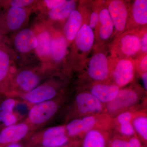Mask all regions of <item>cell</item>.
Segmentation results:
<instances>
[{
  "label": "cell",
  "mask_w": 147,
  "mask_h": 147,
  "mask_svg": "<svg viewBox=\"0 0 147 147\" xmlns=\"http://www.w3.org/2000/svg\"><path fill=\"white\" fill-rule=\"evenodd\" d=\"M55 72L48 64L40 61L17 67L7 96L19 97L31 91Z\"/></svg>",
  "instance_id": "cell-1"
},
{
  "label": "cell",
  "mask_w": 147,
  "mask_h": 147,
  "mask_svg": "<svg viewBox=\"0 0 147 147\" xmlns=\"http://www.w3.org/2000/svg\"><path fill=\"white\" fill-rule=\"evenodd\" d=\"M65 92L51 100L33 105L24 121L30 126L32 133L44 128L60 110L67 100Z\"/></svg>",
  "instance_id": "cell-2"
},
{
  "label": "cell",
  "mask_w": 147,
  "mask_h": 147,
  "mask_svg": "<svg viewBox=\"0 0 147 147\" xmlns=\"http://www.w3.org/2000/svg\"><path fill=\"white\" fill-rule=\"evenodd\" d=\"M65 125L69 138L82 140L87 132L92 129L110 131L113 128V117L107 113H100L73 119Z\"/></svg>",
  "instance_id": "cell-3"
},
{
  "label": "cell",
  "mask_w": 147,
  "mask_h": 147,
  "mask_svg": "<svg viewBox=\"0 0 147 147\" xmlns=\"http://www.w3.org/2000/svg\"><path fill=\"white\" fill-rule=\"evenodd\" d=\"M65 80L61 73L55 72L34 89L19 98L30 109L33 105L53 99L65 92L66 84Z\"/></svg>",
  "instance_id": "cell-4"
},
{
  "label": "cell",
  "mask_w": 147,
  "mask_h": 147,
  "mask_svg": "<svg viewBox=\"0 0 147 147\" xmlns=\"http://www.w3.org/2000/svg\"><path fill=\"white\" fill-rule=\"evenodd\" d=\"M10 45L17 56L19 67L39 61L36 55L37 45L36 35L33 29L25 28L14 33L9 38Z\"/></svg>",
  "instance_id": "cell-5"
},
{
  "label": "cell",
  "mask_w": 147,
  "mask_h": 147,
  "mask_svg": "<svg viewBox=\"0 0 147 147\" xmlns=\"http://www.w3.org/2000/svg\"><path fill=\"white\" fill-rule=\"evenodd\" d=\"M73 140L67 134L65 125L45 127L37 130L24 140L26 145L44 147H62Z\"/></svg>",
  "instance_id": "cell-6"
},
{
  "label": "cell",
  "mask_w": 147,
  "mask_h": 147,
  "mask_svg": "<svg viewBox=\"0 0 147 147\" xmlns=\"http://www.w3.org/2000/svg\"><path fill=\"white\" fill-rule=\"evenodd\" d=\"M140 32L126 30L114 38L109 47V57L133 59L137 57L140 54Z\"/></svg>",
  "instance_id": "cell-7"
},
{
  "label": "cell",
  "mask_w": 147,
  "mask_h": 147,
  "mask_svg": "<svg viewBox=\"0 0 147 147\" xmlns=\"http://www.w3.org/2000/svg\"><path fill=\"white\" fill-rule=\"evenodd\" d=\"M103 113H106L105 105L89 92L82 91L75 96L67 114L66 121Z\"/></svg>",
  "instance_id": "cell-8"
},
{
  "label": "cell",
  "mask_w": 147,
  "mask_h": 147,
  "mask_svg": "<svg viewBox=\"0 0 147 147\" xmlns=\"http://www.w3.org/2000/svg\"><path fill=\"white\" fill-rule=\"evenodd\" d=\"M34 8L9 7L0 12V30L4 34H13L26 28Z\"/></svg>",
  "instance_id": "cell-9"
},
{
  "label": "cell",
  "mask_w": 147,
  "mask_h": 147,
  "mask_svg": "<svg viewBox=\"0 0 147 147\" xmlns=\"http://www.w3.org/2000/svg\"><path fill=\"white\" fill-rule=\"evenodd\" d=\"M110 82L123 88L134 80L135 61L131 58H113L109 57Z\"/></svg>",
  "instance_id": "cell-10"
},
{
  "label": "cell",
  "mask_w": 147,
  "mask_h": 147,
  "mask_svg": "<svg viewBox=\"0 0 147 147\" xmlns=\"http://www.w3.org/2000/svg\"><path fill=\"white\" fill-rule=\"evenodd\" d=\"M17 61L11 46L0 45V95L8 96L11 81L18 67Z\"/></svg>",
  "instance_id": "cell-11"
},
{
  "label": "cell",
  "mask_w": 147,
  "mask_h": 147,
  "mask_svg": "<svg viewBox=\"0 0 147 147\" xmlns=\"http://www.w3.org/2000/svg\"><path fill=\"white\" fill-rule=\"evenodd\" d=\"M94 33L86 23H84L71 44L67 62L74 67L77 59L90 53L94 44Z\"/></svg>",
  "instance_id": "cell-12"
},
{
  "label": "cell",
  "mask_w": 147,
  "mask_h": 147,
  "mask_svg": "<svg viewBox=\"0 0 147 147\" xmlns=\"http://www.w3.org/2000/svg\"><path fill=\"white\" fill-rule=\"evenodd\" d=\"M50 28L51 40L48 64L54 71L59 72L61 66L67 60L69 47L62 32L53 26H50Z\"/></svg>",
  "instance_id": "cell-13"
},
{
  "label": "cell",
  "mask_w": 147,
  "mask_h": 147,
  "mask_svg": "<svg viewBox=\"0 0 147 147\" xmlns=\"http://www.w3.org/2000/svg\"><path fill=\"white\" fill-rule=\"evenodd\" d=\"M141 96L139 91L132 88H121L115 98L105 105L106 113L112 117L137 105Z\"/></svg>",
  "instance_id": "cell-14"
},
{
  "label": "cell",
  "mask_w": 147,
  "mask_h": 147,
  "mask_svg": "<svg viewBox=\"0 0 147 147\" xmlns=\"http://www.w3.org/2000/svg\"><path fill=\"white\" fill-rule=\"evenodd\" d=\"M21 100L19 97L0 96V131L24 120L19 109Z\"/></svg>",
  "instance_id": "cell-15"
},
{
  "label": "cell",
  "mask_w": 147,
  "mask_h": 147,
  "mask_svg": "<svg viewBox=\"0 0 147 147\" xmlns=\"http://www.w3.org/2000/svg\"><path fill=\"white\" fill-rule=\"evenodd\" d=\"M109 57L103 51H96L88 61L87 75L93 82H110Z\"/></svg>",
  "instance_id": "cell-16"
},
{
  "label": "cell",
  "mask_w": 147,
  "mask_h": 147,
  "mask_svg": "<svg viewBox=\"0 0 147 147\" xmlns=\"http://www.w3.org/2000/svg\"><path fill=\"white\" fill-rule=\"evenodd\" d=\"M129 2L112 0L106 2V5L114 26V37L115 38L126 30L129 16Z\"/></svg>",
  "instance_id": "cell-17"
},
{
  "label": "cell",
  "mask_w": 147,
  "mask_h": 147,
  "mask_svg": "<svg viewBox=\"0 0 147 147\" xmlns=\"http://www.w3.org/2000/svg\"><path fill=\"white\" fill-rule=\"evenodd\" d=\"M32 28L36 35L37 41L36 49V57L40 62L48 64L51 40L50 26L36 21Z\"/></svg>",
  "instance_id": "cell-18"
},
{
  "label": "cell",
  "mask_w": 147,
  "mask_h": 147,
  "mask_svg": "<svg viewBox=\"0 0 147 147\" xmlns=\"http://www.w3.org/2000/svg\"><path fill=\"white\" fill-rule=\"evenodd\" d=\"M32 133L30 126L24 120L5 127L0 131V147L23 142Z\"/></svg>",
  "instance_id": "cell-19"
},
{
  "label": "cell",
  "mask_w": 147,
  "mask_h": 147,
  "mask_svg": "<svg viewBox=\"0 0 147 147\" xmlns=\"http://www.w3.org/2000/svg\"><path fill=\"white\" fill-rule=\"evenodd\" d=\"M98 5V22L94 34L100 46L114 36V26L107 5L100 4V5Z\"/></svg>",
  "instance_id": "cell-20"
},
{
  "label": "cell",
  "mask_w": 147,
  "mask_h": 147,
  "mask_svg": "<svg viewBox=\"0 0 147 147\" xmlns=\"http://www.w3.org/2000/svg\"><path fill=\"white\" fill-rule=\"evenodd\" d=\"M77 1L65 0L64 2L46 13L38 14L36 21L53 26L56 22L64 23L70 13L76 8Z\"/></svg>",
  "instance_id": "cell-21"
},
{
  "label": "cell",
  "mask_w": 147,
  "mask_h": 147,
  "mask_svg": "<svg viewBox=\"0 0 147 147\" xmlns=\"http://www.w3.org/2000/svg\"><path fill=\"white\" fill-rule=\"evenodd\" d=\"M147 1L135 0L130 4L126 30L140 32L147 28Z\"/></svg>",
  "instance_id": "cell-22"
},
{
  "label": "cell",
  "mask_w": 147,
  "mask_h": 147,
  "mask_svg": "<svg viewBox=\"0 0 147 147\" xmlns=\"http://www.w3.org/2000/svg\"><path fill=\"white\" fill-rule=\"evenodd\" d=\"M120 89L110 82H93L86 91L106 105L115 98Z\"/></svg>",
  "instance_id": "cell-23"
},
{
  "label": "cell",
  "mask_w": 147,
  "mask_h": 147,
  "mask_svg": "<svg viewBox=\"0 0 147 147\" xmlns=\"http://www.w3.org/2000/svg\"><path fill=\"white\" fill-rule=\"evenodd\" d=\"M84 16L82 11L75 9L64 23L62 32L65 38L68 47L72 44L77 33L84 24Z\"/></svg>",
  "instance_id": "cell-24"
},
{
  "label": "cell",
  "mask_w": 147,
  "mask_h": 147,
  "mask_svg": "<svg viewBox=\"0 0 147 147\" xmlns=\"http://www.w3.org/2000/svg\"><path fill=\"white\" fill-rule=\"evenodd\" d=\"M110 131L92 129L84 135L81 147H107L110 137Z\"/></svg>",
  "instance_id": "cell-25"
},
{
  "label": "cell",
  "mask_w": 147,
  "mask_h": 147,
  "mask_svg": "<svg viewBox=\"0 0 147 147\" xmlns=\"http://www.w3.org/2000/svg\"><path fill=\"white\" fill-rule=\"evenodd\" d=\"M137 137L145 147L147 144V114L143 111H137L131 121Z\"/></svg>",
  "instance_id": "cell-26"
},
{
  "label": "cell",
  "mask_w": 147,
  "mask_h": 147,
  "mask_svg": "<svg viewBox=\"0 0 147 147\" xmlns=\"http://www.w3.org/2000/svg\"><path fill=\"white\" fill-rule=\"evenodd\" d=\"M107 147H145L138 137H125L118 134L111 136Z\"/></svg>",
  "instance_id": "cell-27"
},
{
  "label": "cell",
  "mask_w": 147,
  "mask_h": 147,
  "mask_svg": "<svg viewBox=\"0 0 147 147\" xmlns=\"http://www.w3.org/2000/svg\"><path fill=\"white\" fill-rule=\"evenodd\" d=\"M36 0H1L0 5L3 9L9 7L34 8Z\"/></svg>",
  "instance_id": "cell-28"
},
{
  "label": "cell",
  "mask_w": 147,
  "mask_h": 147,
  "mask_svg": "<svg viewBox=\"0 0 147 147\" xmlns=\"http://www.w3.org/2000/svg\"><path fill=\"white\" fill-rule=\"evenodd\" d=\"M114 126L115 127L116 129L119 133L118 134L121 136L127 137H137L131 122L121 124Z\"/></svg>",
  "instance_id": "cell-29"
},
{
  "label": "cell",
  "mask_w": 147,
  "mask_h": 147,
  "mask_svg": "<svg viewBox=\"0 0 147 147\" xmlns=\"http://www.w3.org/2000/svg\"><path fill=\"white\" fill-rule=\"evenodd\" d=\"M134 60L135 68L140 74L147 72V53L139 55Z\"/></svg>",
  "instance_id": "cell-30"
},
{
  "label": "cell",
  "mask_w": 147,
  "mask_h": 147,
  "mask_svg": "<svg viewBox=\"0 0 147 147\" xmlns=\"http://www.w3.org/2000/svg\"><path fill=\"white\" fill-rule=\"evenodd\" d=\"M90 15L89 26L92 29L94 33L97 28L98 22V5H97Z\"/></svg>",
  "instance_id": "cell-31"
},
{
  "label": "cell",
  "mask_w": 147,
  "mask_h": 147,
  "mask_svg": "<svg viewBox=\"0 0 147 147\" xmlns=\"http://www.w3.org/2000/svg\"><path fill=\"white\" fill-rule=\"evenodd\" d=\"M140 54H144L147 52V28H144L140 32Z\"/></svg>",
  "instance_id": "cell-32"
},
{
  "label": "cell",
  "mask_w": 147,
  "mask_h": 147,
  "mask_svg": "<svg viewBox=\"0 0 147 147\" xmlns=\"http://www.w3.org/2000/svg\"><path fill=\"white\" fill-rule=\"evenodd\" d=\"M10 40L7 35L4 34L0 30V45H5L10 46Z\"/></svg>",
  "instance_id": "cell-33"
},
{
  "label": "cell",
  "mask_w": 147,
  "mask_h": 147,
  "mask_svg": "<svg viewBox=\"0 0 147 147\" xmlns=\"http://www.w3.org/2000/svg\"><path fill=\"white\" fill-rule=\"evenodd\" d=\"M81 140H76L72 141L62 147H81Z\"/></svg>",
  "instance_id": "cell-34"
},
{
  "label": "cell",
  "mask_w": 147,
  "mask_h": 147,
  "mask_svg": "<svg viewBox=\"0 0 147 147\" xmlns=\"http://www.w3.org/2000/svg\"><path fill=\"white\" fill-rule=\"evenodd\" d=\"M141 77L143 82L144 89L146 91L147 90V72H144L141 74Z\"/></svg>",
  "instance_id": "cell-35"
},
{
  "label": "cell",
  "mask_w": 147,
  "mask_h": 147,
  "mask_svg": "<svg viewBox=\"0 0 147 147\" xmlns=\"http://www.w3.org/2000/svg\"><path fill=\"white\" fill-rule=\"evenodd\" d=\"M6 147H26L24 142H19L8 145Z\"/></svg>",
  "instance_id": "cell-36"
},
{
  "label": "cell",
  "mask_w": 147,
  "mask_h": 147,
  "mask_svg": "<svg viewBox=\"0 0 147 147\" xmlns=\"http://www.w3.org/2000/svg\"><path fill=\"white\" fill-rule=\"evenodd\" d=\"M25 146H26V147H44L42 146H28V145H27L25 144Z\"/></svg>",
  "instance_id": "cell-37"
},
{
  "label": "cell",
  "mask_w": 147,
  "mask_h": 147,
  "mask_svg": "<svg viewBox=\"0 0 147 147\" xmlns=\"http://www.w3.org/2000/svg\"><path fill=\"white\" fill-rule=\"evenodd\" d=\"M1 5H0V12H1Z\"/></svg>",
  "instance_id": "cell-38"
}]
</instances>
